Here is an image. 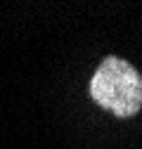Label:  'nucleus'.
I'll return each mask as SVG.
<instances>
[{
    "instance_id": "obj_1",
    "label": "nucleus",
    "mask_w": 142,
    "mask_h": 149,
    "mask_svg": "<svg viewBox=\"0 0 142 149\" xmlns=\"http://www.w3.org/2000/svg\"><path fill=\"white\" fill-rule=\"evenodd\" d=\"M90 95L102 109L130 118L142 109V78L126 59L106 57L90 81Z\"/></svg>"
}]
</instances>
